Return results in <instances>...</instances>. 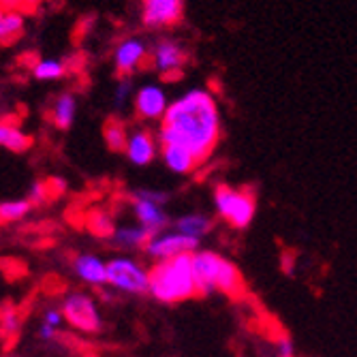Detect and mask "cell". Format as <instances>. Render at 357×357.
Returning a JSON list of instances; mask_svg holds the SVG:
<instances>
[{"label":"cell","instance_id":"obj_11","mask_svg":"<svg viewBox=\"0 0 357 357\" xmlns=\"http://www.w3.org/2000/svg\"><path fill=\"white\" fill-rule=\"evenodd\" d=\"M124 152H126L128 160H131L133 165L146 167V165L152 163L154 156H156V139L148 131H135V133L128 135Z\"/></svg>","mask_w":357,"mask_h":357},{"label":"cell","instance_id":"obj_21","mask_svg":"<svg viewBox=\"0 0 357 357\" xmlns=\"http://www.w3.org/2000/svg\"><path fill=\"white\" fill-rule=\"evenodd\" d=\"M24 32V17L22 11H7L0 20V45L15 43Z\"/></svg>","mask_w":357,"mask_h":357},{"label":"cell","instance_id":"obj_30","mask_svg":"<svg viewBox=\"0 0 357 357\" xmlns=\"http://www.w3.org/2000/svg\"><path fill=\"white\" fill-rule=\"evenodd\" d=\"M45 323H47L50 328H58V326H60V312L47 310V312H45Z\"/></svg>","mask_w":357,"mask_h":357},{"label":"cell","instance_id":"obj_5","mask_svg":"<svg viewBox=\"0 0 357 357\" xmlns=\"http://www.w3.org/2000/svg\"><path fill=\"white\" fill-rule=\"evenodd\" d=\"M107 282L126 294H148L150 289L148 270L133 259H112L107 264Z\"/></svg>","mask_w":357,"mask_h":357},{"label":"cell","instance_id":"obj_10","mask_svg":"<svg viewBox=\"0 0 357 357\" xmlns=\"http://www.w3.org/2000/svg\"><path fill=\"white\" fill-rule=\"evenodd\" d=\"M146 56H148V50H146L144 41H139V39L122 41L116 50V71H118V75L126 77L133 71H137L144 64Z\"/></svg>","mask_w":357,"mask_h":357},{"label":"cell","instance_id":"obj_15","mask_svg":"<svg viewBox=\"0 0 357 357\" xmlns=\"http://www.w3.org/2000/svg\"><path fill=\"white\" fill-rule=\"evenodd\" d=\"M212 225H214V220L208 214H202V212L184 214L174 222L176 231H180V234H184L188 238H195V240L206 238L212 231Z\"/></svg>","mask_w":357,"mask_h":357},{"label":"cell","instance_id":"obj_31","mask_svg":"<svg viewBox=\"0 0 357 357\" xmlns=\"http://www.w3.org/2000/svg\"><path fill=\"white\" fill-rule=\"evenodd\" d=\"M43 3V0H24V7H22V13H32L39 5Z\"/></svg>","mask_w":357,"mask_h":357},{"label":"cell","instance_id":"obj_26","mask_svg":"<svg viewBox=\"0 0 357 357\" xmlns=\"http://www.w3.org/2000/svg\"><path fill=\"white\" fill-rule=\"evenodd\" d=\"M135 199H144V202H152L156 206H163V204H167L169 195L163 192V190H137Z\"/></svg>","mask_w":357,"mask_h":357},{"label":"cell","instance_id":"obj_24","mask_svg":"<svg viewBox=\"0 0 357 357\" xmlns=\"http://www.w3.org/2000/svg\"><path fill=\"white\" fill-rule=\"evenodd\" d=\"M67 67L60 60H41L35 64V77L37 79H58L64 75Z\"/></svg>","mask_w":357,"mask_h":357},{"label":"cell","instance_id":"obj_20","mask_svg":"<svg viewBox=\"0 0 357 357\" xmlns=\"http://www.w3.org/2000/svg\"><path fill=\"white\" fill-rule=\"evenodd\" d=\"M20 328H22V314H20L17 306H13L9 302L0 306V336H3L7 342H13L17 338Z\"/></svg>","mask_w":357,"mask_h":357},{"label":"cell","instance_id":"obj_6","mask_svg":"<svg viewBox=\"0 0 357 357\" xmlns=\"http://www.w3.org/2000/svg\"><path fill=\"white\" fill-rule=\"evenodd\" d=\"M150 257L165 261V259H174L180 255H192L199 250V240L188 238L180 231H160L156 234L148 246L144 248Z\"/></svg>","mask_w":357,"mask_h":357},{"label":"cell","instance_id":"obj_18","mask_svg":"<svg viewBox=\"0 0 357 357\" xmlns=\"http://www.w3.org/2000/svg\"><path fill=\"white\" fill-rule=\"evenodd\" d=\"M32 137H28L24 131L11 122H0V146H5L13 152H26L32 148Z\"/></svg>","mask_w":357,"mask_h":357},{"label":"cell","instance_id":"obj_32","mask_svg":"<svg viewBox=\"0 0 357 357\" xmlns=\"http://www.w3.org/2000/svg\"><path fill=\"white\" fill-rule=\"evenodd\" d=\"M54 336H56L54 328H50V326H47V323H43V328H41V338L50 340V338H54Z\"/></svg>","mask_w":357,"mask_h":357},{"label":"cell","instance_id":"obj_29","mask_svg":"<svg viewBox=\"0 0 357 357\" xmlns=\"http://www.w3.org/2000/svg\"><path fill=\"white\" fill-rule=\"evenodd\" d=\"M24 7V0H0V9L5 13L7 11H22Z\"/></svg>","mask_w":357,"mask_h":357},{"label":"cell","instance_id":"obj_9","mask_svg":"<svg viewBox=\"0 0 357 357\" xmlns=\"http://www.w3.org/2000/svg\"><path fill=\"white\" fill-rule=\"evenodd\" d=\"M167 107V96L158 86H144L135 96V112L144 120H163Z\"/></svg>","mask_w":357,"mask_h":357},{"label":"cell","instance_id":"obj_25","mask_svg":"<svg viewBox=\"0 0 357 357\" xmlns=\"http://www.w3.org/2000/svg\"><path fill=\"white\" fill-rule=\"evenodd\" d=\"M88 227L94 231V234H99V236H114V225H112V220L105 216V214H101V212H94V214H90V218H88Z\"/></svg>","mask_w":357,"mask_h":357},{"label":"cell","instance_id":"obj_22","mask_svg":"<svg viewBox=\"0 0 357 357\" xmlns=\"http://www.w3.org/2000/svg\"><path fill=\"white\" fill-rule=\"evenodd\" d=\"M103 135H105L107 146H109L114 152L126 150L128 133H126V128H124L122 122H118V120H107V122H105V128H103Z\"/></svg>","mask_w":357,"mask_h":357},{"label":"cell","instance_id":"obj_33","mask_svg":"<svg viewBox=\"0 0 357 357\" xmlns=\"http://www.w3.org/2000/svg\"><path fill=\"white\" fill-rule=\"evenodd\" d=\"M3 15H5V11H3V9H0V20H3Z\"/></svg>","mask_w":357,"mask_h":357},{"label":"cell","instance_id":"obj_14","mask_svg":"<svg viewBox=\"0 0 357 357\" xmlns=\"http://www.w3.org/2000/svg\"><path fill=\"white\" fill-rule=\"evenodd\" d=\"M163 150V160H165V165L169 167V172L174 174H180V176H186L190 172L197 169L202 163L197 158H195L188 150L180 148V146H160Z\"/></svg>","mask_w":357,"mask_h":357},{"label":"cell","instance_id":"obj_8","mask_svg":"<svg viewBox=\"0 0 357 357\" xmlns=\"http://www.w3.org/2000/svg\"><path fill=\"white\" fill-rule=\"evenodd\" d=\"M142 13L150 28L172 26L182 20V0H142Z\"/></svg>","mask_w":357,"mask_h":357},{"label":"cell","instance_id":"obj_7","mask_svg":"<svg viewBox=\"0 0 357 357\" xmlns=\"http://www.w3.org/2000/svg\"><path fill=\"white\" fill-rule=\"evenodd\" d=\"M62 314L79 332H99L101 330V317L96 312L94 302L84 294H71L62 304Z\"/></svg>","mask_w":357,"mask_h":357},{"label":"cell","instance_id":"obj_23","mask_svg":"<svg viewBox=\"0 0 357 357\" xmlns=\"http://www.w3.org/2000/svg\"><path fill=\"white\" fill-rule=\"evenodd\" d=\"M30 202L28 199H20V202H5L0 204V225L13 222L17 218H22L28 210H30Z\"/></svg>","mask_w":357,"mask_h":357},{"label":"cell","instance_id":"obj_27","mask_svg":"<svg viewBox=\"0 0 357 357\" xmlns=\"http://www.w3.org/2000/svg\"><path fill=\"white\" fill-rule=\"evenodd\" d=\"M296 349H294V340L291 338H280L278 340V349H276V357H294Z\"/></svg>","mask_w":357,"mask_h":357},{"label":"cell","instance_id":"obj_16","mask_svg":"<svg viewBox=\"0 0 357 357\" xmlns=\"http://www.w3.org/2000/svg\"><path fill=\"white\" fill-rule=\"evenodd\" d=\"M75 272L90 284H103L107 282V264L92 255H79L75 259Z\"/></svg>","mask_w":357,"mask_h":357},{"label":"cell","instance_id":"obj_2","mask_svg":"<svg viewBox=\"0 0 357 357\" xmlns=\"http://www.w3.org/2000/svg\"><path fill=\"white\" fill-rule=\"evenodd\" d=\"M150 294L163 304H178L197 296V284L192 274V255H180L158 261L148 270Z\"/></svg>","mask_w":357,"mask_h":357},{"label":"cell","instance_id":"obj_4","mask_svg":"<svg viewBox=\"0 0 357 357\" xmlns=\"http://www.w3.org/2000/svg\"><path fill=\"white\" fill-rule=\"evenodd\" d=\"M214 208L216 214L236 229L248 227L257 212V204L250 190H238L227 184H218L214 188Z\"/></svg>","mask_w":357,"mask_h":357},{"label":"cell","instance_id":"obj_17","mask_svg":"<svg viewBox=\"0 0 357 357\" xmlns=\"http://www.w3.org/2000/svg\"><path fill=\"white\" fill-rule=\"evenodd\" d=\"M154 238L152 231H148L146 227H120V229L114 231V242L120 248H146L148 242Z\"/></svg>","mask_w":357,"mask_h":357},{"label":"cell","instance_id":"obj_13","mask_svg":"<svg viewBox=\"0 0 357 357\" xmlns=\"http://www.w3.org/2000/svg\"><path fill=\"white\" fill-rule=\"evenodd\" d=\"M184 60H186V56H184L182 47L174 41H160L154 50V64L165 77H169L172 71L182 69Z\"/></svg>","mask_w":357,"mask_h":357},{"label":"cell","instance_id":"obj_19","mask_svg":"<svg viewBox=\"0 0 357 357\" xmlns=\"http://www.w3.org/2000/svg\"><path fill=\"white\" fill-rule=\"evenodd\" d=\"M75 96L73 94H60L58 101L52 109V122L60 128V131H67L73 124L75 118Z\"/></svg>","mask_w":357,"mask_h":357},{"label":"cell","instance_id":"obj_1","mask_svg":"<svg viewBox=\"0 0 357 357\" xmlns=\"http://www.w3.org/2000/svg\"><path fill=\"white\" fill-rule=\"evenodd\" d=\"M220 139V116L214 96L206 90H188L174 101L160 122V146H180L204 163Z\"/></svg>","mask_w":357,"mask_h":357},{"label":"cell","instance_id":"obj_12","mask_svg":"<svg viewBox=\"0 0 357 357\" xmlns=\"http://www.w3.org/2000/svg\"><path fill=\"white\" fill-rule=\"evenodd\" d=\"M135 208V214H137V220L142 227H146L148 231H152L154 236L165 231L169 227V216L165 214V210L152 204V202H144V199H135L133 204Z\"/></svg>","mask_w":357,"mask_h":357},{"label":"cell","instance_id":"obj_3","mask_svg":"<svg viewBox=\"0 0 357 357\" xmlns=\"http://www.w3.org/2000/svg\"><path fill=\"white\" fill-rule=\"evenodd\" d=\"M192 274L197 284V296H212L216 291L227 296H238L244 282L240 270L212 250L192 252Z\"/></svg>","mask_w":357,"mask_h":357},{"label":"cell","instance_id":"obj_28","mask_svg":"<svg viewBox=\"0 0 357 357\" xmlns=\"http://www.w3.org/2000/svg\"><path fill=\"white\" fill-rule=\"evenodd\" d=\"M128 94H131V84H128L126 77H122L120 84H118V90H116V103L122 105L128 99Z\"/></svg>","mask_w":357,"mask_h":357}]
</instances>
